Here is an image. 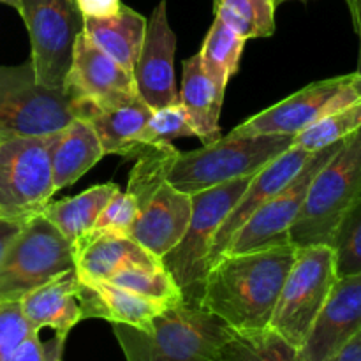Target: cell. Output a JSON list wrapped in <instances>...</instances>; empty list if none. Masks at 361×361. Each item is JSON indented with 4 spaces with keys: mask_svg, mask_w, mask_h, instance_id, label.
Instances as JSON below:
<instances>
[{
    "mask_svg": "<svg viewBox=\"0 0 361 361\" xmlns=\"http://www.w3.org/2000/svg\"><path fill=\"white\" fill-rule=\"evenodd\" d=\"M295 256L293 243L222 254L208 270L197 303L231 330L268 326Z\"/></svg>",
    "mask_w": 361,
    "mask_h": 361,
    "instance_id": "1",
    "label": "cell"
},
{
    "mask_svg": "<svg viewBox=\"0 0 361 361\" xmlns=\"http://www.w3.org/2000/svg\"><path fill=\"white\" fill-rule=\"evenodd\" d=\"M126 361H217L231 328L200 303L169 305L147 330L111 324Z\"/></svg>",
    "mask_w": 361,
    "mask_h": 361,
    "instance_id": "2",
    "label": "cell"
},
{
    "mask_svg": "<svg viewBox=\"0 0 361 361\" xmlns=\"http://www.w3.org/2000/svg\"><path fill=\"white\" fill-rule=\"evenodd\" d=\"M361 203V129L317 171L289 231L296 247L331 245L338 226Z\"/></svg>",
    "mask_w": 361,
    "mask_h": 361,
    "instance_id": "3",
    "label": "cell"
},
{
    "mask_svg": "<svg viewBox=\"0 0 361 361\" xmlns=\"http://www.w3.org/2000/svg\"><path fill=\"white\" fill-rule=\"evenodd\" d=\"M295 137L222 136L210 145L180 152L169 169L168 182L187 194H196L233 180L257 175L264 166L293 147Z\"/></svg>",
    "mask_w": 361,
    "mask_h": 361,
    "instance_id": "4",
    "label": "cell"
},
{
    "mask_svg": "<svg viewBox=\"0 0 361 361\" xmlns=\"http://www.w3.org/2000/svg\"><path fill=\"white\" fill-rule=\"evenodd\" d=\"M78 116L76 99L39 83L30 60L0 66V141L55 134Z\"/></svg>",
    "mask_w": 361,
    "mask_h": 361,
    "instance_id": "5",
    "label": "cell"
},
{
    "mask_svg": "<svg viewBox=\"0 0 361 361\" xmlns=\"http://www.w3.org/2000/svg\"><path fill=\"white\" fill-rule=\"evenodd\" d=\"M250 178L233 180L192 194V214L182 240L161 259L187 302H200L210 270V254L219 228L249 185Z\"/></svg>",
    "mask_w": 361,
    "mask_h": 361,
    "instance_id": "6",
    "label": "cell"
},
{
    "mask_svg": "<svg viewBox=\"0 0 361 361\" xmlns=\"http://www.w3.org/2000/svg\"><path fill=\"white\" fill-rule=\"evenodd\" d=\"M337 279L335 250L330 245L296 247L295 263L268 326L300 351Z\"/></svg>",
    "mask_w": 361,
    "mask_h": 361,
    "instance_id": "7",
    "label": "cell"
},
{
    "mask_svg": "<svg viewBox=\"0 0 361 361\" xmlns=\"http://www.w3.org/2000/svg\"><path fill=\"white\" fill-rule=\"evenodd\" d=\"M73 268V245L44 215H34L0 259V303L20 302L49 279Z\"/></svg>",
    "mask_w": 361,
    "mask_h": 361,
    "instance_id": "8",
    "label": "cell"
},
{
    "mask_svg": "<svg viewBox=\"0 0 361 361\" xmlns=\"http://www.w3.org/2000/svg\"><path fill=\"white\" fill-rule=\"evenodd\" d=\"M21 18L30 35V62L39 83L66 90L74 42L85 18L74 0H21Z\"/></svg>",
    "mask_w": 361,
    "mask_h": 361,
    "instance_id": "9",
    "label": "cell"
},
{
    "mask_svg": "<svg viewBox=\"0 0 361 361\" xmlns=\"http://www.w3.org/2000/svg\"><path fill=\"white\" fill-rule=\"evenodd\" d=\"M49 136L0 141V217H34L56 194Z\"/></svg>",
    "mask_w": 361,
    "mask_h": 361,
    "instance_id": "10",
    "label": "cell"
},
{
    "mask_svg": "<svg viewBox=\"0 0 361 361\" xmlns=\"http://www.w3.org/2000/svg\"><path fill=\"white\" fill-rule=\"evenodd\" d=\"M361 101V76L358 73L314 81L284 101L263 109L231 130V136L295 137L324 115Z\"/></svg>",
    "mask_w": 361,
    "mask_h": 361,
    "instance_id": "11",
    "label": "cell"
},
{
    "mask_svg": "<svg viewBox=\"0 0 361 361\" xmlns=\"http://www.w3.org/2000/svg\"><path fill=\"white\" fill-rule=\"evenodd\" d=\"M341 143L317 150L310 155L298 175L277 194L270 197L261 208H257L252 217L235 233L231 242L226 247L224 254L250 252V250L268 249V247L288 245L291 243L289 231L305 203L307 192L314 176L341 148Z\"/></svg>",
    "mask_w": 361,
    "mask_h": 361,
    "instance_id": "12",
    "label": "cell"
},
{
    "mask_svg": "<svg viewBox=\"0 0 361 361\" xmlns=\"http://www.w3.org/2000/svg\"><path fill=\"white\" fill-rule=\"evenodd\" d=\"M66 90L78 102L95 109H109L141 99L133 73L99 49L85 32L74 42Z\"/></svg>",
    "mask_w": 361,
    "mask_h": 361,
    "instance_id": "13",
    "label": "cell"
},
{
    "mask_svg": "<svg viewBox=\"0 0 361 361\" xmlns=\"http://www.w3.org/2000/svg\"><path fill=\"white\" fill-rule=\"evenodd\" d=\"M175 53L176 35L168 21V0H161L147 20L143 46L133 69L137 94L152 109L180 102Z\"/></svg>",
    "mask_w": 361,
    "mask_h": 361,
    "instance_id": "14",
    "label": "cell"
},
{
    "mask_svg": "<svg viewBox=\"0 0 361 361\" xmlns=\"http://www.w3.org/2000/svg\"><path fill=\"white\" fill-rule=\"evenodd\" d=\"M361 330V274L338 277L300 348V361H326Z\"/></svg>",
    "mask_w": 361,
    "mask_h": 361,
    "instance_id": "15",
    "label": "cell"
},
{
    "mask_svg": "<svg viewBox=\"0 0 361 361\" xmlns=\"http://www.w3.org/2000/svg\"><path fill=\"white\" fill-rule=\"evenodd\" d=\"M312 154L314 152L293 145L291 148H288L284 154L274 159L270 164L264 166L257 175L250 178L247 189L243 190L240 200L236 201L226 221L219 228L217 236L214 240V247H212L210 267L224 254L226 247L231 242L235 233L252 217L254 212L263 207L274 194L284 189L298 175L300 169L305 166V162L309 161Z\"/></svg>",
    "mask_w": 361,
    "mask_h": 361,
    "instance_id": "16",
    "label": "cell"
},
{
    "mask_svg": "<svg viewBox=\"0 0 361 361\" xmlns=\"http://www.w3.org/2000/svg\"><path fill=\"white\" fill-rule=\"evenodd\" d=\"M192 214V197L166 180L137 210L129 236L162 259L182 240Z\"/></svg>",
    "mask_w": 361,
    "mask_h": 361,
    "instance_id": "17",
    "label": "cell"
},
{
    "mask_svg": "<svg viewBox=\"0 0 361 361\" xmlns=\"http://www.w3.org/2000/svg\"><path fill=\"white\" fill-rule=\"evenodd\" d=\"M83 319H104L111 324L147 330L166 307L108 281H90L78 275L76 288Z\"/></svg>",
    "mask_w": 361,
    "mask_h": 361,
    "instance_id": "18",
    "label": "cell"
},
{
    "mask_svg": "<svg viewBox=\"0 0 361 361\" xmlns=\"http://www.w3.org/2000/svg\"><path fill=\"white\" fill-rule=\"evenodd\" d=\"M161 259L130 236L92 231L74 247V270L90 281H108L123 268H157Z\"/></svg>",
    "mask_w": 361,
    "mask_h": 361,
    "instance_id": "19",
    "label": "cell"
},
{
    "mask_svg": "<svg viewBox=\"0 0 361 361\" xmlns=\"http://www.w3.org/2000/svg\"><path fill=\"white\" fill-rule=\"evenodd\" d=\"M76 288L78 274L73 268L25 295L20 305L32 330L39 334L42 328H51L56 338L66 341L71 330L83 321Z\"/></svg>",
    "mask_w": 361,
    "mask_h": 361,
    "instance_id": "20",
    "label": "cell"
},
{
    "mask_svg": "<svg viewBox=\"0 0 361 361\" xmlns=\"http://www.w3.org/2000/svg\"><path fill=\"white\" fill-rule=\"evenodd\" d=\"M80 104V116L94 127L104 155H122L126 159H136L145 152L140 137L154 109L143 101L127 102L109 109H95Z\"/></svg>",
    "mask_w": 361,
    "mask_h": 361,
    "instance_id": "21",
    "label": "cell"
},
{
    "mask_svg": "<svg viewBox=\"0 0 361 361\" xmlns=\"http://www.w3.org/2000/svg\"><path fill=\"white\" fill-rule=\"evenodd\" d=\"M104 157L101 141L94 127L83 118H76L59 133L49 136V161H51L55 192L76 183Z\"/></svg>",
    "mask_w": 361,
    "mask_h": 361,
    "instance_id": "22",
    "label": "cell"
},
{
    "mask_svg": "<svg viewBox=\"0 0 361 361\" xmlns=\"http://www.w3.org/2000/svg\"><path fill=\"white\" fill-rule=\"evenodd\" d=\"M224 92L201 67L200 55L183 60L180 102L185 108L194 137L203 145H210L222 137L221 111Z\"/></svg>",
    "mask_w": 361,
    "mask_h": 361,
    "instance_id": "23",
    "label": "cell"
},
{
    "mask_svg": "<svg viewBox=\"0 0 361 361\" xmlns=\"http://www.w3.org/2000/svg\"><path fill=\"white\" fill-rule=\"evenodd\" d=\"M83 32L99 49L133 73L143 46L147 18L130 7L122 6L108 18H85Z\"/></svg>",
    "mask_w": 361,
    "mask_h": 361,
    "instance_id": "24",
    "label": "cell"
},
{
    "mask_svg": "<svg viewBox=\"0 0 361 361\" xmlns=\"http://www.w3.org/2000/svg\"><path fill=\"white\" fill-rule=\"evenodd\" d=\"M118 190L120 187L116 183H101L76 196L49 201L41 214L73 245L74 250V247L94 229L101 212Z\"/></svg>",
    "mask_w": 361,
    "mask_h": 361,
    "instance_id": "25",
    "label": "cell"
},
{
    "mask_svg": "<svg viewBox=\"0 0 361 361\" xmlns=\"http://www.w3.org/2000/svg\"><path fill=\"white\" fill-rule=\"evenodd\" d=\"M217 361H300L298 349L270 326L231 330Z\"/></svg>",
    "mask_w": 361,
    "mask_h": 361,
    "instance_id": "26",
    "label": "cell"
},
{
    "mask_svg": "<svg viewBox=\"0 0 361 361\" xmlns=\"http://www.w3.org/2000/svg\"><path fill=\"white\" fill-rule=\"evenodd\" d=\"M245 42V39L240 37L228 25L215 18L197 55H200L201 67L204 73L222 90H226L229 80L238 73Z\"/></svg>",
    "mask_w": 361,
    "mask_h": 361,
    "instance_id": "27",
    "label": "cell"
},
{
    "mask_svg": "<svg viewBox=\"0 0 361 361\" xmlns=\"http://www.w3.org/2000/svg\"><path fill=\"white\" fill-rule=\"evenodd\" d=\"M214 9L215 18L245 41L274 35L277 9L274 0H214Z\"/></svg>",
    "mask_w": 361,
    "mask_h": 361,
    "instance_id": "28",
    "label": "cell"
},
{
    "mask_svg": "<svg viewBox=\"0 0 361 361\" xmlns=\"http://www.w3.org/2000/svg\"><path fill=\"white\" fill-rule=\"evenodd\" d=\"M108 282L129 289L152 302L162 303V305H175L185 300L183 291L178 288L171 274L166 270L164 264L157 268H123L111 275Z\"/></svg>",
    "mask_w": 361,
    "mask_h": 361,
    "instance_id": "29",
    "label": "cell"
},
{
    "mask_svg": "<svg viewBox=\"0 0 361 361\" xmlns=\"http://www.w3.org/2000/svg\"><path fill=\"white\" fill-rule=\"evenodd\" d=\"M358 129H361V101L324 115L305 130L296 134L293 145L309 152H317L341 143Z\"/></svg>",
    "mask_w": 361,
    "mask_h": 361,
    "instance_id": "30",
    "label": "cell"
},
{
    "mask_svg": "<svg viewBox=\"0 0 361 361\" xmlns=\"http://www.w3.org/2000/svg\"><path fill=\"white\" fill-rule=\"evenodd\" d=\"M194 133L190 129L189 118H187L185 108L182 102L164 106L152 111L143 133H141L140 143L147 150L150 147H162L169 145L178 137H192Z\"/></svg>",
    "mask_w": 361,
    "mask_h": 361,
    "instance_id": "31",
    "label": "cell"
},
{
    "mask_svg": "<svg viewBox=\"0 0 361 361\" xmlns=\"http://www.w3.org/2000/svg\"><path fill=\"white\" fill-rule=\"evenodd\" d=\"M338 277L361 274V203L338 226L331 242Z\"/></svg>",
    "mask_w": 361,
    "mask_h": 361,
    "instance_id": "32",
    "label": "cell"
},
{
    "mask_svg": "<svg viewBox=\"0 0 361 361\" xmlns=\"http://www.w3.org/2000/svg\"><path fill=\"white\" fill-rule=\"evenodd\" d=\"M137 215V204L130 194L118 192L108 201L104 210L95 221L94 229L92 231L101 233H113V235H126L129 236L133 222ZM90 231V233H92Z\"/></svg>",
    "mask_w": 361,
    "mask_h": 361,
    "instance_id": "33",
    "label": "cell"
},
{
    "mask_svg": "<svg viewBox=\"0 0 361 361\" xmlns=\"http://www.w3.org/2000/svg\"><path fill=\"white\" fill-rule=\"evenodd\" d=\"M32 334L37 331L28 324L20 302L0 303V361Z\"/></svg>",
    "mask_w": 361,
    "mask_h": 361,
    "instance_id": "34",
    "label": "cell"
},
{
    "mask_svg": "<svg viewBox=\"0 0 361 361\" xmlns=\"http://www.w3.org/2000/svg\"><path fill=\"white\" fill-rule=\"evenodd\" d=\"M63 342L66 341L55 337V341L44 344L39 338V334H32L2 361H59L62 356Z\"/></svg>",
    "mask_w": 361,
    "mask_h": 361,
    "instance_id": "35",
    "label": "cell"
},
{
    "mask_svg": "<svg viewBox=\"0 0 361 361\" xmlns=\"http://www.w3.org/2000/svg\"><path fill=\"white\" fill-rule=\"evenodd\" d=\"M83 18H108L122 9V0H74Z\"/></svg>",
    "mask_w": 361,
    "mask_h": 361,
    "instance_id": "36",
    "label": "cell"
},
{
    "mask_svg": "<svg viewBox=\"0 0 361 361\" xmlns=\"http://www.w3.org/2000/svg\"><path fill=\"white\" fill-rule=\"evenodd\" d=\"M28 222V219H9V217H0V259L4 257V254L7 252V249L11 247V243L16 240V236L20 235L21 229L25 228V224Z\"/></svg>",
    "mask_w": 361,
    "mask_h": 361,
    "instance_id": "37",
    "label": "cell"
},
{
    "mask_svg": "<svg viewBox=\"0 0 361 361\" xmlns=\"http://www.w3.org/2000/svg\"><path fill=\"white\" fill-rule=\"evenodd\" d=\"M326 361H361V330L351 338L341 351L335 353Z\"/></svg>",
    "mask_w": 361,
    "mask_h": 361,
    "instance_id": "38",
    "label": "cell"
},
{
    "mask_svg": "<svg viewBox=\"0 0 361 361\" xmlns=\"http://www.w3.org/2000/svg\"><path fill=\"white\" fill-rule=\"evenodd\" d=\"M348 4V9L349 14H351V20H353V27H355L356 35H358V41H360V60H358V69L356 73L361 76V0H345Z\"/></svg>",
    "mask_w": 361,
    "mask_h": 361,
    "instance_id": "39",
    "label": "cell"
},
{
    "mask_svg": "<svg viewBox=\"0 0 361 361\" xmlns=\"http://www.w3.org/2000/svg\"><path fill=\"white\" fill-rule=\"evenodd\" d=\"M0 4H6V6L13 7V9H16L21 14V0H0Z\"/></svg>",
    "mask_w": 361,
    "mask_h": 361,
    "instance_id": "40",
    "label": "cell"
},
{
    "mask_svg": "<svg viewBox=\"0 0 361 361\" xmlns=\"http://www.w3.org/2000/svg\"><path fill=\"white\" fill-rule=\"evenodd\" d=\"M275 6H281V4H286V2H291V0H274Z\"/></svg>",
    "mask_w": 361,
    "mask_h": 361,
    "instance_id": "41",
    "label": "cell"
},
{
    "mask_svg": "<svg viewBox=\"0 0 361 361\" xmlns=\"http://www.w3.org/2000/svg\"><path fill=\"white\" fill-rule=\"evenodd\" d=\"M59 361H60V360H59Z\"/></svg>",
    "mask_w": 361,
    "mask_h": 361,
    "instance_id": "42",
    "label": "cell"
}]
</instances>
